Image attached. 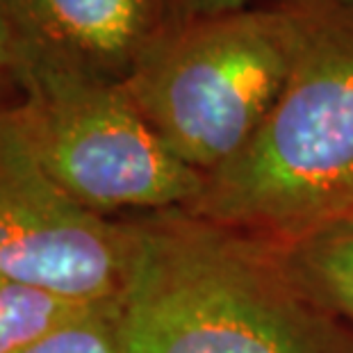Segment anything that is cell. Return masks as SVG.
Segmentation results:
<instances>
[{
    "label": "cell",
    "instance_id": "obj_1",
    "mask_svg": "<svg viewBox=\"0 0 353 353\" xmlns=\"http://www.w3.org/2000/svg\"><path fill=\"white\" fill-rule=\"evenodd\" d=\"M125 219L117 353H353V326L292 251L190 210Z\"/></svg>",
    "mask_w": 353,
    "mask_h": 353
},
{
    "label": "cell",
    "instance_id": "obj_2",
    "mask_svg": "<svg viewBox=\"0 0 353 353\" xmlns=\"http://www.w3.org/2000/svg\"><path fill=\"white\" fill-rule=\"evenodd\" d=\"M296 5L301 46L285 89L190 208L283 251L353 221V10Z\"/></svg>",
    "mask_w": 353,
    "mask_h": 353
},
{
    "label": "cell",
    "instance_id": "obj_3",
    "mask_svg": "<svg viewBox=\"0 0 353 353\" xmlns=\"http://www.w3.org/2000/svg\"><path fill=\"white\" fill-rule=\"evenodd\" d=\"M301 46L296 0L164 28L123 87L180 162L210 176L253 139Z\"/></svg>",
    "mask_w": 353,
    "mask_h": 353
},
{
    "label": "cell",
    "instance_id": "obj_4",
    "mask_svg": "<svg viewBox=\"0 0 353 353\" xmlns=\"http://www.w3.org/2000/svg\"><path fill=\"white\" fill-rule=\"evenodd\" d=\"M14 105L46 174L101 216L190 210L205 176L162 144L121 80L17 43Z\"/></svg>",
    "mask_w": 353,
    "mask_h": 353
},
{
    "label": "cell",
    "instance_id": "obj_5",
    "mask_svg": "<svg viewBox=\"0 0 353 353\" xmlns=\"http://www.w3.org/2000/svg\"><path fill=\"white\" fill-rule=\"evenodd\" d=\"M132 253L128 219L82 208L30 146L14 105L0 108V269L78 303L117 301Z\"/></svg>",
    "mask_w": 353,
    "mask_h": 353
},
{
    "label": "cell",
    "instance_id": "obj_6",
    "mask_svg": "<svg viewBox=\"0 0 353 353\" xmlns=\"http://www.w3.org/2000/svg\"><path fill=\"white\" fill-rule=\"evenodd\" d=\"M17 43L125 80L164 28L171 0H0Z\"/></svg>",
    "mask_w": 353,
    "mask_h": 353
},
{
    "label": "cell",
    "instance_id": "obj_7",
    "mask_svg": "<svg viewBox=\"0 0 353 353\" xmlns=\"http://www.w3.org/2000/svg\"><path fill=\"white\" fill-rule=\"evenodd\" d=\"M92 305L96 303L71 301L0 269V353H19Z\"/></svg>",
    "mask_w": 353,
    "mask_h": 353
},
{
    "label": "cell",
    "instance_id": "obj_8",
    "mask_svg": "<svg viewBox=\"0 0 353 353\" xmlns=\"http://www.w3.org/2000/svg\"><path fill=\"white\" fill-rule=\"evenodd\" d=\"M326 301L353 326V221L292 251Z\"/></svg>",
    "mask_w": 353,
    "mask_h": 353
},
{
    "label": "cell",
    "instance_id": "obj_9",
    "mask_svg": "<svg viewBox=\"0 0 353 353\" xmlns=\"http://www.w3.org/2000/svg\"><path fill=\"white\" fill-rule=\"evenodd\" d=\"M19 353H117V301L87 307Z\"/></svg>",
    "mask_w": 353,
    "mask_h": 353
},
{
    "label": "cell",
    "instance_id": "obj_10",
    "mask_svg": "<svg viewBox=\"0 0 353 353\" xmlns=\"http://www.w3.org/2000/svg\"><path fill=\"white\" fill-rule=\"evenodd\" d=\"M276 0H171V23H187L199 19H214L272 5Z\"/></svg>",
    "mask_w": 353,
    "mask_h": 353
},
{
    "label": "cell",
    "instance_id": "obj_11",
    "mask_svg": "<svg viewBox=\"0 0 353 353\" xmlns=\"http://www.w3.org/2000/svg\"><path fill=\"white\" fill-rule=\"evenodd\" d=\"M14 64H17V37H14L12 26L0 12V76L3 73H14Z\"/></svg>",
    "mask_w": 353,
    "mask_h": 353
},
{
    "label": "cell",
    "instance_id": "obj_12",
    "mask_svg": "<svg viewBox=\"0 0 353 353\" xmlns=\"http://www.w3.org/2000/svg\"><path fill=\"white\" fill-rule=\"evenodd\" d=\"M324 3L337 5V7H347V10H353V0H324Z\"/></svg>",
    "mask_w": 353,
    "mask_h": 353
}]
</instances>
